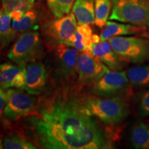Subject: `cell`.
Instances as JSON below:
<instances>
[{"instance_id":"obj_10","label":"cell","mask_w":149,"mask_h":149,"mask_svg":"<svg viewBox=\"0 0 149 149\" xmlns=\"http://www.w3.org/2000/svg\"><path fill=\"white\" fill-rule=\"evenodd\" d=\"M79 52L66 44H55L53 48L54 62L59 77L68 79L77 73L76 66Z\"/></svg>"},{"instance_id":"obj_19","label":"cell","mask_w":149,"mask_h":149,"mask_svg":"<svg viewBox=\"0 0 149 149\" xmlns=\"http://www.w3.org/2000/svg\"><path fill=\"white\" fill-rule=\"evenodd\" d=\"M130 141L136 149H149V126L144 122H136L130 131Z\"/></svg>"},{"instance_id":"obj_14","label":"cell","mask_w":149,"mask_h":149,"mask_svg":"<svg viewBox=\"0 0 149 149\" xmlns=\"http://www.w3.org/2000/svg\"><path fill=\"white\" fill-rule=\"evenodd\" d=\"M85 53L95 56L112 70L118 71L124 67V61L121 60L118 55L115 53L108 40L92 43L91 49L85 51Z\"/></svg>"},{"instance_id":"obj_12","label":"cell","mask_w":149,"mask_h":149,"mask_svg":"<svg viewBox=\"0 0 149 149\" xmlns=\"http://www.w3.org/2000/svg\"><path fill=\"white\" fill-rule=\"evenodd\" d=\"M10 15L12 27L18 35L36 31L42 19V13L35 4L26 12L15 11Z\"/></svg>"},{"instance_id":"obj_9","label":"cell","mask_w":149,"mask_h":149,"mask_svg":"<svg viewBox=\"0 0 149 149\" xmlns=\"http://www.w3.org/2000/svg\"><path fill=\"white\" fill-rule=\"evenodd\" d=\"M76 70L79 80L86 86H92L104 74L111 70L100 59L85 52L79 53Z\"/></svg>"},{"instance_id":"obj_26","label":"cell","mask_w":149,"mask_h":149,"mask_svg":"<svg viewBox=\"0 0 149 149\" xmlns=\"http://www.w3.org/2000/svg\"><path fill=\"white\" fill-rule=\"evenodd\" d=\"M6 102V93L3 92V89L0 87V117H1L3 113Z\"/></svg>"},{"instance_id":"obj_7","label":"cell","mask_w":149,"mask_h":149,"mask_svg":"<svg viewBox=\"0 0 149 149\" xmlns=\"http://www.w3.org/2000/svg\"><path fill=\"white\" fill-rule=\"evenodd\" d=\"M6 102L3 114L7 118L16 121L31 115L35 109V98L20 89L8 88L6 92Z\"/></svg>"},{"instance_id":"obj_2","label":"cell","mask_w":149,"mask_h":149,"mask_svg":"<svg viewBox=\"0 0 149 149\" xmlns=\"http://www.w3.org/2000/svg\"><path fill=\"white\" fill-rule=\"evenodd\" d=\"M83 111L104 125L114 126L126 120L129 106L125 97H88L80 100Z\"/></svg>"},{"instance_id":"obj_16","label":"cell","mask_w":149,"mask_h":149,"mask_svg":"<svg viewBox=\"0 0 149 149\" xmlns=\"http://www.w3.org/2000/svg\"><path fill=\"white\" fill-rule=\"evenodd\" d=\"M92 29L88 24L78 25L71 37L64 44L74 48L79 52L89 51L92 45Z\"/></svg>"},{"instance_id":"obj_25","label":"cell","mask_w":149,"mask_h":149,"mask_svg":"<svg viewBox=\"0 0 149 149\" xmlns=\"http://www.w3.org/2000/svg\"><path fill=\"white\" fill-rule=\"evenodd\" d=\"M138 112L141 117H147L149 115V91L141 95Z\"/></svg>"},{"instance_id":"obj_8","label":"cell","mask_w":149,"mask_h":149,"mask_svg":"<svg viewBox=\"0 0 149 149\" xmlns=\"http://www.w3.org/2000/svg\"><path fill=\"white\" fill-rule=\"evenodd\" d=\"M77 26V19L74 14L69 13L45 22L42 26V31L54 44H65L75 31Z\"/></svg>"},{"instance_id":"obj_22","label":"cell","mask_w":149,"mask_h":149,"mask_svg":"<svg viewBox=\"0 0 149 149\" xmlns=\"http://www.w3.org/2000/svg\"><path fill=\"white\" fill-rule=\"evenodd\" d=\"M53 15L59 18L70 13L75 0H46Z\"/></svg>"},{"instance_id":"obj_1","label":"cell","mask_w":149,"mask_h":149,"mask_svg":"<svg viewBox=\"0 0 149 149\" xmlns=\"http://www.w3.org/2000/svg\"><path fill=\"white\" fill-rule=\"evenodd\" d=\"M32 114L31 124L44 148H111L103 130L93 117L83 111L80 100L75 98L56 97L35 109Z\"/></svg>"},{"instance_id":"obj_3","label":"cell","mask_w":149,"mask_h":149,"mask_svg":"<svg viewBox=\"0 0 149 149\" xmlns=\"http://www.w3.org/2000/svg\"><path fill=\"white\" fill-rule=\"evenodd\" d=\"M109 19L138 26L149 23V0H112Z\"/></svg>"},{"instance_id":"obj_4","label":"cell","mask_w":149,"mask_h":149,"mask_svg":"<svg viewBox=\"0 0 149 149\" xmlns=\"http://www.w3.org/2000/svg\"><path fill=\"white\" fill-rule=\"evenodd\" d=\"M109 41L121 60L127 63H141L149 59V40L138 37L117 36Z\"/></svg>"},{"instance_id":"obj_24","label":"cell","mask_w":149,"mask_h":149,"mask_svg":"<svg viewBox=\"0 0 149 149\" xmlns=\"http://www.w3.org/2000/svg\"><path fill=\"white\" fill-rule=\"evenodd\" d=\"M2 8L11 13L15 11L26 12L33 7L37 0H1Z\"/></svg>"},{"instance_id":"obj_18","label":"cell","mask_w":149,"mask_h":149,"mask_svg":"<svg viewBox=\"0 0 149 149\" xmlns=\"http://www.w3.org/2000/svg\"><path fill=\"white\" fill-rule=\"evenodd\" d=\"M18 34L12 27V17L9 13L0 9V48H3L13 42Z\"/></svg>"},{"instance_id":"obj_11","label":"cell","mask_w":149,"mask_h":149,"mask_svg":"<svg viewBox=\"0 0 149 149\" xmlns=\"http://www.w3.org/2000/svg\"><path fill=\"white\" fill-rule=\"evenodd\" d=\"M47 82V70L38 61H31L26 66V81L24 89L28 93L36 95L42 93Z\"/></svg>"},{"instance_id":"obj_20","label":"cell","mask_w":149,"mask_h":149,"mask_svg":"<svg viewBox=\"0 0 149 149\" xmlns=\"http://www.w3.org/2000/svg\"><path fill=\"white\" fill-rule=\"evenodd\" d=\"M126 72L132 88H145L149 86V65L130 67Z\"/></svg>"},{"instance_id":"obj_29","label":"cell","mask_w":149,"mask_h":149,"mask_svg":"<svg viewBox=\"0 0 149 149\" xmlns=\"http://www.w3.org/2000/svg\"><path fill=\"white\" fill-rule=\"evenodd\" d=\"M148 27L149 28V23H148Z\"/></svg>"},{"instance_id":"obj_5","label":"cell","mask_w":149,"mask_h":149,"mask_svg":"<svg viewBox=\"0 0 149 149\" xmlns=\"http://www.w3.org/2000/svg\"><path fill=\"white\" fill-rule=\"evenodd\" d=\"M43 46L40 33L29 31L20 34L11 47L8 58L23 67L31 61H37L42 55Z\"/></svg>"},{"instance_id":"obj_28","label":"cell","mask_w":149,"mask_h":149,"mask_svg":"<svg viewBox=\"0 0 149 149\" xmlns=\"http://www.w3.org/2000/svg\"><path fill=\"white\" fill-rule=\"evenodd\" d=\"M1 1L0 0V6H1Z\"/></svg>"},{"instance_id":"obj_21","label":"cell","mask_w":149,"mask_h":149,"mask_svg":"<svg viewBox=\"0 0 149 149\" xmlns=\"http://www.w3.org/2000/svg\"><path fill=\"white\" fill-rule=\"evenodd\" d=\"M95 19V24L99 28H103L106 26L111 8L113 7L112 0H94Z\"/></svg>"},{"instance_id":"obj_27","label":"cell","mask_w":149,"mask_h":149,"mask_svg":"<svg viewBox=\"0 0 149 149\" xmlns=\"http://www.w3.org/2000/svg\"><path fill=\"white\" fill-rule=\"evenodd\" d=\"M3 148V144L2 143V140L0 138V149H2Z\"/></svg>"},{"instance_id":"obj_23","label":"cell","mask_w":149,"mask_h":149,"mask_svg":"<svg viewBox=\"0 0 149 149\" xmlns=\"http://www.w3.org/2000/svg\"><path fill=\"white\" fill-rule=\"evenodd\" d=\"M3 148L6 149H35L37 147L17 133L7 135L3 139Z\"/></svg>"},{"instance_id":"obj_6","label":"cell","mask_w":149,"mask_h":149,"mask_svg":"<svg viewBox=\"0 0 149 149\" xmlns=\"http://www.w3.org/2000/svg\"><path fill=\"white\" fill-rule=\"evenodd\" d=\"M91 92L99 97H128L132 88L126 71L110 70L93 84Z\"/></svg>"},{"instance_id":"obj_15","label":"cell","mask_w":149,"mask_h":149,"mask_svg":"<svg viewBox=\"0 0 149 149\" xmlns=\"http://www.w3.org/2000/svg\"><path fill=\"white\" fill-rule=\"evenodd\" d=\"M145 26H138L130 24H120L109 21L100 35L102 42L107 41L113 37L124 36V35H139L146 32Z\"/></svg>"},{"instance_id":"obj_13","label":"cell","mask_w":149,"mask_h":149,"mask_svg":"<svg viewBox=\"0 0 149 149\" xmlns=\"http://www.w3.org/2000/svg\"><path fill=\"white\" fill-rule=\"evenodd\" d=\"M26 81V66L10 63L0 64V87L2 89L15 88L23 90Z\"/></svg>"},{"instance_id":"obj_17","label":"cell","mask_w":149,"mask_h":149,"mask_svg":"<svg viewBox=\"0 0 149 149\" xmlns=\"http://www.w3.org/2000/svg\"><path fill=\"white\" fill-rule=\"evenodd\" d=\"M72 11L78 25L95 24L94 0H75L72 7Z\"/></svg>"}]
</instances>
